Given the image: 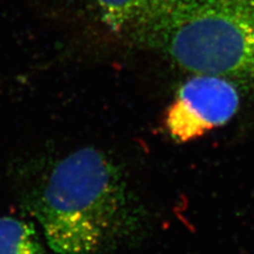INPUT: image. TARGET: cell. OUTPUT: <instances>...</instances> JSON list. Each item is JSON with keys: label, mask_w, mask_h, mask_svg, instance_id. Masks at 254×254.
Listing matches in <instances>:
<instances>
[{"label": "cell", "mask_w": 254, "mask_h": 254, "mask_svg": "<svg viewBox=\"0 0 254 254\" xmlns=\"http://www.w3.org/2000/svg\"><path fill=\"white\" fill-rule=\"evenodd\" d=\"M22 200L59 254H110L144 228V214L122 171L92 147L47 164Z\"/></svg>", "instance_id": "6da1fadb"}, {"label": "cell", "mask_w": 254, "mask_h": 254, "mask_svg": "<svg viewBox=\"0 0 254 254\" xmlns=\"http://www.w3.org/2000/svg\"><path fill=\"white\" fill-rule=\"evenodd\" d=\"M0 254H46L35 229L26 221L0 217Z\"/></svg>", "instance_id": "5b68a950"}, {"label": "cell", "mask_w": 254, "mask_h": 254, "mask_svg": "<svg viewBox=\"0 0 254 254\" xmlns=\"http://www.w3.org/2000/svg\"><path fill=\"white\" fill-rule=\"evenodd\" d=\"M175 0H52L70 25L103 42L148 45Z\"/></svg>", "instance_id": "3957f363"}, {"label": "cell", "mask_w": 254, "mask_h": 254, "mask_svg": "<svg viewBox=\"0 0 254 254\" xmlns=\"http://www.w3.org/2000/svg\"><path fill=\"white\" fill-rule=\"evenodd\" d=\"M240 107V93L229 79L196 73L180 87L165 114L170 136L179 143L227 124Z\"/></svg>", "instance_id": "277c9868"}, {"label": "cell", "mask_w": 254, "mask_h": 254, "mask_svg": "<svg viewBox=\"0 0 254 254\" xmlns=\"http://www.w3.org/2000/svg\"><path fill=\"white\" fill-rule=\"evenodd\" d=\"M148 45L194 74L254 88V0H175Z\"/></svg>", "instance_id": "7a4b0ae2"}]
</instances>
